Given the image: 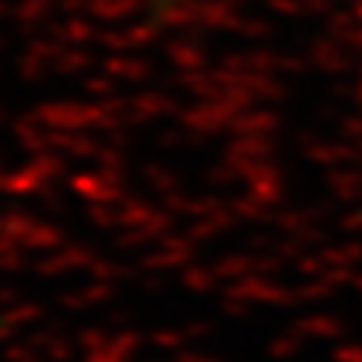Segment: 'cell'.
<instances>
[{
  "instance_id": "6da1fadb",
  "label": "cell",
  "mask_w": 362,
  "mask_h": 362,
  "mask_svg": "<svg viewBox=\"0 0 362 362\" xmlns=\"http://www.w3.org/2000/svg\"><path fill=\"white\" fill-rule=\"evenodd\" d=\"M160 4H181V0H160Z\"/></svg>"
}]
</instances>
